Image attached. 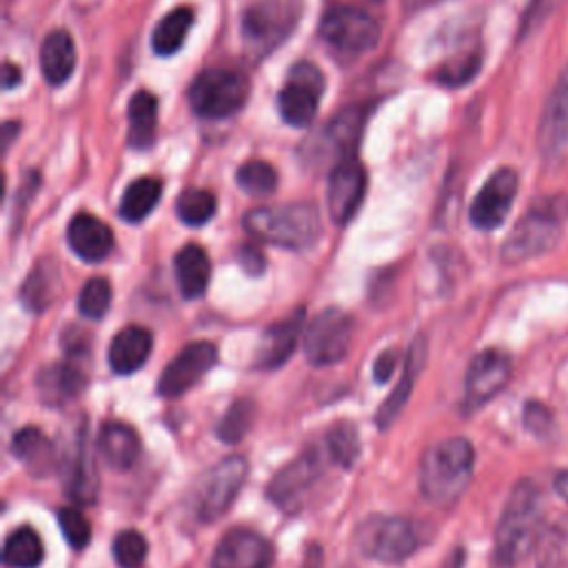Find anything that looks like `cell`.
<instances>
[{"mask_svg": "<svg viewBox=\"0 0 568 568\" xmlns=\"http://www.w3.org/2000/svg\"><path fill=\"white\" fill-rule=\"evenodd\" d=\"M541 495L530 479H519L504 504L497 530L493 564L513 568L524 561L541 541Z\"/></svg>", "mask_w": 568, "mask_h": 568, "instance_id": "obj_1", "label": "cell"}, {"mask_svg": "<svg viewBox=\"0 0 568 568\" xmlns=\"http://www.w3.org/2000/svg\"><path fill=\"white\" fill-rule=\"evenodd\" d=\"M475 448L466 437L430 444L419 462V490L435 506H453L470 484Z\"/></svg>", "mask_w": 568, "mask_h": 568, "instance_id": "obj_2", "label": "cell"}, {"mask_svg": "<svg viewBox=\"0 0 568 568\" xmlns=\"http://www.w3.org/2000/svg\"><path fill=\"white\" fill-rule=\"evenodd\" d=\"M244 229L260 242L291 251L308 248L322 235L320 213L308 202L257 206L244 215Z\"/></svg>", "mask_w": 568, "mask_h": 568, "instance_id": "obj_3", "label": "cell"}, {"mask_svg": "<svg viewBox=\"0 0 568 568\" xmlns=\"http://www.w3.org/2000/svg\"><path fill=\"white\" fill-rule=\"evenodd\" d=\"M566 211L568 204H564L561 197H546L535 202L510 231L501 248L504 260L517 264L550 251L561 235Z\"/></svg>", "mask_w": 568, "mask_h": 568, "instance_id": "obj_4", "label": "cell"}, {"mask_svg": "<svg viewBox=\"0 0 568 568\" xmlns=\"http://www.w3.org/2000/svg\"><path fill=\"white\" fill-rule=\"evenodd\" d=\"M189 106L195 115L220 120L237 113L248 98V82L235 69H204L189 87Z\"/></svg>", "mask_w": 568, "mask_h": 568, "instance_id": "obj_5", "label": "cell"}, {"mask_svg": "<svg viewBox=\"0 0 568 568\" xmlns=\"http://www.w3.org/2000/svg\"><path fill=\"white\" fill-rule=\"evenodd\" d=\"M353 539L364 557L382 564H402L419 546L415 526L397 515H371L362 519Z\"/></svg>", "mask_w": 568, "mask_h": 568, "instance_id": "obj_6", "label": "cell"}, {"mask_svg": "<svg viewBox=\"0 0 568 568\" xmlns=\"http://www.w3.org/2000/svg\"><path fill=\"white\" fill-rule=\"evenodd\" d=\"M300 18V0H257L242 18L246 49L255 55L268 53L288 36Z\"/></svg>", "mask_w": 568, "mask_h": 568, "instance_id": "obj_7", "label": "cell"}, {"mask_svg": "<svg viewBox=\"0 0 568 568\" xmlns=\"http://www.w3.org/2000/svg\"><path fill=\"white\" fill-rule=\"evenodd\" d=\"M320 36L342 55H362L377 44L379 24L359 7H333L320 20Z\"/></svg>", "mask_w": 568, "mask_h": 568, "instance_id": "obj_8", "label": "cell"}, {"mask_svg": "<svg viewBox=\"0 0 568 568\" xmlns=\"http://www.w3.org/2000/svg\"><path fill=\"white\" fill-rule=\"evenodd\" d=\"M353 342V320L342 308L317 313L304 331V353L315 366H331L346 357Z\"/></svg>", "mask_w": 568, "mask_h": 568, "instance_id": "obj_9", "label": "cell"}, {"mask_svg": "<svg viewBox=\"0 0 568 568\" xmlns=\"http://www.w3.org/2000/svg\"><path fill=\"white\" fill-rule=\"evenodd\" d=\"M324 91L322 71L311 62H297L291 67L284 87L277 93V109L286 124L306 126L320 106Z\"/></svg>", "mask_w": 568, "mask_h": 568, "instance_id": "obj_10", "label": "cell"}, {"mask_svg": "<svg viewBox=\"0 0 568 568\" xmlns=\"http://www.w3.org/2000/svg\"><path fill=\"white\" fill-rule=\"evenodd\" d=\"M248 473V464L242 455H231L222 459L202 481L197 490V517L202 521H213L222 517L240 493Z\"/></svg>", "mask_w": 568, "mask_h": 568, "instance_id": "obj_11", "label": "cell"}, {"mask_svg": "<svg viewBox=\"0 0 568 568\" xmlns=\"http://www.w3.org/2000/svg\"><path fill=\"white\" fill-rule=\"evenodd\" d=\"M217 348L211 342H193L186 344L162 371L158 379L160 397H180L191 386H195L206 371L215 364Z\"/></svg>", "mask_w": 568, "mask_h": 568, "instance_id": "obj_12", "label": "cell"}, {"mask_svg": "<svg viewBox=\"0 0 568 568\" xmlns=\"http://www.w3.org/2000/svg\"><path fill=\"white\" fill-rule=\"evenodd\" d=\"M510 357L497 348H486L473 357L466 371V408L475 410L490 402L510 379Z\"/></svg>", "mask_w": 568, "mask_h": 568, "instance_id": "obj_13", "label": "cell"}, {"mask_svg": "<svg viewBox=\"0 0 568 568\" xmlns=\"http://www.w3.org/2000/svg\"><path fill=\"white\" fill-rule=\"evenodd\" d=\"M517 184H519V178L513 169H508V166L497 169L484 182L479 193L473 197L470 222L484 231L497 229L510 211V204L517 195Z\"/></svg>", "mask_w": 568, "mask_h": 568, "instance_id": "obj_14", "label": "cell"}, {"mask_svg": "<svg viewBox=\"0 0 568 568\" xmlns=\"http://www.w3.org/2000/svg\"><path fill=\"white\" fill-rule=\"evenodd\" d=\"M364 193H366L364 166L355 158L337 162V166L331 171L328 189H326L331 220L339 226L348 224L351 217L359 211Z\"/></svg>", "mask_w": 568, "mask_h": 568, "instance_id": "obj_15", "label": "cell"}, {"mask_svg": "<svg viewBox=\"0 0 568 568\" xmlns=\"http://www.w3.org/2000/svg\"><path fill=\"white\" fill-rule=\"evenodd\" d=\"M322 475V457L317 450H304L293 462H288L277 475L271 479L266 495L282 510H291L300 504L302 495L320 479Z\"/></svg>", "mask_w": 568, "mask_h": 568, "instance_id": "obj_16", "label": "cell"}, {"mask_svg": "<svg viewBox=\"0 0 568 568\" xmlns=\"http://www.w3.org/2000/svg\"><path fill=\"white\" fill-rule=\"evenodd\" d=\"M537 144H539V153L548 162H557L564 155V149L568 144V64L561 71L541 111Z\"/></svg>", "mask_w": 568, "mask_h": 568, "instance_id": "obj_17", "label": "cell"}, {"mask_svg": "<svg viewBox=\"0 0 568 568\" xmlns=\"http://www.w3.org/2000/svg\"><path fill=\"white\" fill-rule=\"evenodd\" d=\"M273 546L253 530L226 532L213 550L211 568H271Z\"/></svg>", "mask_w": 568, "mask_h": 568, "instance_id": "obj_18", "label": "cell"}, {"mask_svg": "<svg viewBox=\"0 0 568 568\" xmlns=\"http://www.w3.org/2000/svg\"><path fill=\"white\" fill-rule=\"evenodd\" d=\"M64 490L80 504H91L98 495V473L84 428H80L73 446L64 457Z\"/></svg>", "mask_w": 568, "mask_h": 568, "instance_id": "obj_19", "label": "cell"}, {"mask_svg": "<svg viewBox=\"0 0 568 568\" xmlns=\"http://www.w3.org/2000/svg\"><path fill=\"white\" fill-rule=\"evenodd\" d=\"M71 251L84 262H100L113 248V231L91 213H78L67 226Z\"/></svg>", "mask_w": 568, "mask_h": 568, "instance_id": "obj_20", "label": "cell"}, {"mask_svg": "<svg viewBox=\"0 0 568 568\" xmlns=\"http://www.w3.org/2000/svg\"><path fill=\"white\" fill-rule=\"evenodd\" d=\"M302 320L304 311H295L291 317H284L264 331L255 357L257 368H277L293 355L302 333Z\"/></svg>", "mask_w": 568, "mask_h": 568, "instance_id": "obj_21", "label": "cell"}, {"mask_svg": "<svg viewBox=\"0 0 568 568\" xmlns=\"http://www.w3.org/2000/svg\"><path fill=\"white\" fill-rule=\"evenodd\" d=\"M424 362H426V342L422 335H417L408 348V357H406V364H404V371H402V377H399L395 390L382 402V406L377 410L375 419L382 430H386L397 419L402 408L406 406L413 384H415L419 371L424 368Z\"/></svg>", "mask_w": 568, "mask_h": 568, "instance_id": "obj_22", "label": "cell"}, {"mask_svg": "<svg viewBox=\"0 0 568 568\" xmlns=\"http://www.w3.org/2000/svg\"><path fill=\"white\" fill-rule=\"evenodd\" d=\"M153 335L144 326H124L109 346V364L118 375L135 373L151 355Z\"/></svg>", "mask_w": 568, "mask_h": 568, "instance_id": "obj_23", "label": "cell"}, {"mask_svg": "<svg viewBox=\"0 0 568 568\" xmlns=\"http://www.w3.org/2000/svg\"><path fill=\"white\" fill-rule=\"evenodd\" d=\"M36 386L42 402L49 406H64L84 390L87 377L71 364H49L38 373Z\"/></svg>", "mask_w": 568, "mask_h": 568, "instance_id": "obj_24", "label": "cell"}, {"mask_svg": "<svg viewBox=\"0 0 568 568\" xmlns=\"http://www.w3.org/2000/svg\"><path fill=\"white\" fill-rule=\"evenodd\" d=\"M98 450L111 468L126 470L140 455V437L129 424L106 422L98 435Z\"/></svg>", "mask_w": 568, "mask_h": 568, "instance_id": "obj_25", "label": "cell"}, {"mask_svg": "<svg viewBox=\"0 0 568 568\" xmlns=\"http://www.w3.org/2000/svg\"><path fill=\"white\" fill-rule=\"evenodd\" d=\"M175 280L180 286V293L186 300H195L206 291L209 277H211V262L206 251L200 244H184L175 253Z\"/></svg>", "mask_w": 568, "mask_h": 568, "instance_id": "obj_26", "label": "cell"}, {"mask_svg": "<svg viewBox=\"0 0 568 568\" xmlns=\"http://www.w3.org/2000/svg\"><path fill=\"white\" fill-rule=\"evenodd\" d=\"M40 69L49 84H62L75 69V44L62 29L51 31L40 47Z\"/></svg>", "mask_w": 568, "mask_h": 568, "instance_id": "obj_27", "label": "cell"}, {"mask_svg": "<svg viewBox=\"0 0 568 568\" xmlns=\"http://www.w3.org/2000/svg\"><path fill=\"white\" fill-rule=\"evenodd\" d=\"M11 450L38 477H44L53 470V459H55L53 444L36 426L20 428L11 439Z\"/></svg>", "mask_w": 568, "mask_h": 568, "instance_id": "obj_28", "label": "cell"}, {"mask_svg": "<svg viewBox=\"0 0 568 568\" xmlns=\"http://www.w3.org/2000/svg\"><path fill=\"white\" fill-rule=\"evenodd\" d=\"M129 118V144L133 149H149L155 140V129H158V100L151 91H138L129 100L126 109Z\"/></svg>", "mask_w": 568, "mask_h": 568, "instance_id": "obj_29", "label": "cell"}, {"mask_svg": "<svg viewBox=\"0 0 568 568\" xmlns=\"http://www.w3.org/2000/svg\"><path fill=\"white\" fill-rule=\"evenodd\" d=\"M42 557L44 544L40 535L29 526L16 528L4 541L2 561L7 568H38L42 564Z\"/></svg>", "mask_w": 568, "mask_h": 568, "instance_id": "obj_30", "label": "cell"}, {"mask_svg": "<svg viewBox=\"0 0 568 568\" xmlns=\"http://www.w3.org/2000/svg\"><path fill=\"white\" fill-rule=\"evenodd\" d=\"M160 195H162V182L158 178H151V175L138 178L122 193L120 215L126 222H140L155 209Z\"/></svg>", "mask_w": 568, "mask_h": 568, "instance_id": "obj_31", "label": "cell"}, {"mask_svg": "<svg viewBox=\"0 0 568 568\" xmlns=\"http://www.w3.org/2000/svg\"><path fill=\"white\" fill-rule=\"evenodd\" d=\"M191 24H193V11L189 7H178V9L169 11L153 29L155 53L173 55L182 47Z\"/></svg>", "mask_w": 568, "mask_h": 568, "instance_id": "obj_32", "label": "cell"}, {"mask_svg": "<svg viewBox=\"0 0 568 568\" xmlns=\"http://www.w3.org/2000/svg\"><path fill=\"white\" fill-rule=\"evenodd\" d=\"M362 124H364V111L359 106H348L339 111L324 129L333 153H339L342 160H348V151H353L359 140Z\"/></svg>", "mask_w": 568, "mask_h": 568, "instance_id": "obj_33", "label": "cell"}, {"mask_svg": "<svg viewBox=\"0 0 568 568\" xmlns=\"http://www.w3.org/2000/svg\"><path fill=\"white\" fill-rule=\"evenodd\" d=\"M326 448L331 459L344 468H351L359 457V433L351 422H337L326 435Z\"/></svg>", "mask_w": 568, "mask_h": 568, "instance_id": "obj_34", "label": "cell"}, {"mask_svg": "<svg viewBox=\"0 0 568 568\" xmlns=\"http://www.w3.org/2000/svg\"><path fill=\"white\" fill-rule=\"evenodd\" d=\"M178 217L189 226H200L215 213V195L206 189H186L175 202Z\"/></svg>", "mask_w": 568, "mask_h": 568, "instance_id": "obj_35", "label": "cell"}, {"mask_svg": "<svg viewBox=\"0 0 568 568\" xmlns=\"http://www.w3.org/2000/svg\"><path fill=\"white\" fill-rule=\"evenodd\" d=\"M253 417H255V404L251 399H237L229 406L224 417L217 422L215 435L226 444H235L251 430Z\"/></svg>", "mask_w": 568, "mask_h": 568, "instance_id": "obj_36", "label": "cell"}, {"mask_svg": "<svg viewBox=\"0 0 568 568\" xmlns=\"http://www.w3.org/2000/svg\"><path fill=\"white\" fill-rule=\"evenodd\" d=\"M237 184L251 195H266L275 191L277 173L264 160H248L237 169Z\"/></svg>", "mask_w": 568, "mask_h": 568, "instance_id": "obj_37", "label": "cell"}, {"mask_svg": "<svg viewBox=\"0 0 568 568\" xmlns=\"http://www.w3.org/2000/svg\"><path fill=\"white\" fill-rule=\"evenodd\" d=\"M111 306V284L104 277H91L84 282L78 295V308L89 320H100Z\"/></svg>", "mask_w": 568, "mask_h": 568, "instance_id": "obj_38", "label": "cell"}, {"mask_svg": "<svg viewBox=\"0 0 568 568\" xmlns=\"http://www.w3.org/2000/svg\"><path fill=\"white\" fill-rule=\"evenodd\" d=\"M146 537L138 530H122L113 539V559L120 568H140L146 559Z\"/></svg>", "mask_w": 568, "mask_h": 568, "instance_id": "obj_39", "label": "cell"}, {"mask_svg": "<svg viewBox=\"0 0 568 568\" xmlns=\"http://www.w3.org/2000/svg\"><path fill=\"white\" fill-rule=\"evenodd\" d=\"M539 564L544 568H555L568 559V515H564L539 541Z\"/></svg>", "mask_w": 568, "mask_h": 568, "instance_id": "obj_40", "label": "cell"}, {"mask_svg": "<svg viewBox=\"0 0 568 568\" xmlns=\"http://www.w3.org/2000/svg\"><path fill=\"white\" fill-rule=\"evenodd\" d=\"M58 524H60V530H62L64 539L75 550H82L91 541V524L87 521L82 510H78L75 506L60 508L58 510Z\"/></svg>", "mask_w": 568, "mask_h": 568, "instance_id": "obj_41", "label": "cell"}, {"mask_svg": "<svg viewBox=\"0 0 568 568\" xmlns=\"http://www.w3.org/2000/svg\"><path fill=\"white\" fill-rule=\"evenodd\" d=\"M20 300L33 313H40L47 308V304L51 302V284H49V273H44L42 266L29 273V277L20 288Z\"/></svg>", "mask_w": 568, "mask_h": 568, "instance_id": "obj_42", "label": "cell"}, {"mask_svg": "<svg viewBox=\"0 0 568 568\" xmlns=\"http://www.w3.org/2000/svg\"><path fill=\"white\" fill-rule=\"evenodd\" d=\"M479 62H481V55L479 53H468L455 62H446L442 64V69L437 71V82L442 84H448V87H457V84H464L468 82L477 69H479Z\"/></svg>", "mask_w": 568, "mask_h": 568, "instance_id": "obj_43", "label": "cell"}, {"mask_svg": "<svg viewBox=\"0 0 568 568\" xmlns=\"http://www.w3.org/2000/svg\"><path fill=\"white\" fill-rule=\"evenodd\" d=\"M524 424L535 435H546L552 428V413L541 402H526L524 406Z\"/></svg>", "mask_w": 568, "mask_h": 568, "instance_id": "obj_44", "label": "cell"}, {"mask_svg": "<svg viewBox=\"0 0 568 568\" xmlns=\"http://www.w3.org/2000/svg\"><path fill=\"white\" fill-rule=\"evenodd\" d=\"M395 364H397L395 351H384V353L375 359V364H373V377H375V382H377V384L388 382L390 375H393V371H395Z\"/></svg>", "mask_w": 568, "mask_h": 568, "instance_id": "obj_45", "label": "cell"}, {"mask_svg": "<svg viewBox=\"0 0 568 568\" xmlns=\"http://www.w3.org/2000/svg\"><path fill=\"white\" fill-rule=\"evenodd\" d=\"M240 262H242L244 271H248L251 275H257V273L264 268V257H262V253H260L255 246H251V244L242 246V251H240Z\"/></svg>", "mask_w": 568, "mask_h": 568, "instance_id": "obj_46", "label": "cell"}, {"mask_svg": "<svg viewBox=\"0 0 568 568\" xmlns=\"http://www.w3.org/2000/svg\"><path fill=\"white\" fill-rule=\"evenodd\" d=\"M2 80H4V89L16 87V84L20 82V71H18V67H13L11 62H4V67H2Z\"/></svg>", "mask_w": 568, "mask_h": 568, "instance_id": "obj_47", "label": "cell"}, {"mask_svg": "<svg viewBox=\"0 0 568 568\" xmlns=\"http://www.w3.org/2000/svg\"><path fill=\"white\" fill-rule=\"evenodd\" d=\"M555 490L568 501V468L566 470H559L555 475Z\"/></svg>", "mask_w": 568, "mask_h": 568, "instance_id": "obj_48", "label": "cell"}, {"mask_svg": "<svg viewBox=\"0 0 568 568\" xmlns=\"http://www.w3.org/2000/svg\"><path fill=\"white\" fill-rule=\"evenodd\" d=\"M464 564V550L455 548V552L450 555V561H446V568H462Z\"/></svg>", "mask_w": 568, "mask_h": 568, "instance_id": "obj_49", "label": "cell"}, {"mask_svg": "<svg viewBox=\"0 0 568 568\" xmlns=\"http://www.w3.org/2000/svg\"><path fill=\"white\" fill-rule=\"evenodd\" d=\"M357 2H382V0H357Z\"/></svg>", "mask_w": 568, "mask_h": 568, "instance_id": "obj_50", "label": "cell"}]
</instances>
